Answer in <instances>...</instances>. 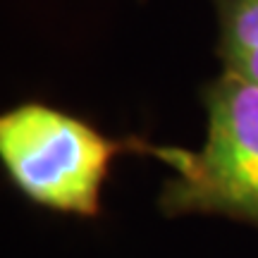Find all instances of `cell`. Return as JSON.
I'll use <instances>...</instances> for the list:
<instances>
[{
    "mask_svg": "<svg viewBox=\"0 0 258 258\" xmlns=\"http://www.w3.org/2000/svg\"><path fill=\"white\" fill-rule=\"evenodd\" d=\"M201 151L153 148L177 177L163 191L170 213H218L258 227V84L222 72L203 89Z\"/></svg>",
    "mask_w": 258,
    "mask_h": 258,
    "instance_id": "6da1fadb",
    "label": "cell"
},
{
    "mask_svg": "<svg viewBox=\"0 0 258 258\" xmlns=\"http://www.w3.org/2000/svg\"><path fill=\"white\" fill-rule=\"evenodd\" d=\"M127 146L41 103L0 117V160L12 184L50 211L96 215L112 158Z\"/></svg>",
    "mask_w": 258,
    "mask_h": 258,
    "instance_id": "7a4b0ae2",
    "label": "cell"
},
{
    "mask_svg": "<svg viewBox=\"0 0 258 258\" xmlns=\"http://www.w3.org/2000/svg\"><path fill=\"white\" fill-rule=\"evenodd\" d=\"M225 72L258 84V0H213Z\"/></svg>",
    "mask_w": 258,
    "mask_h": 258,
    "instance_id": "3957f363",
    "label": "cell"
}]
</instances>
